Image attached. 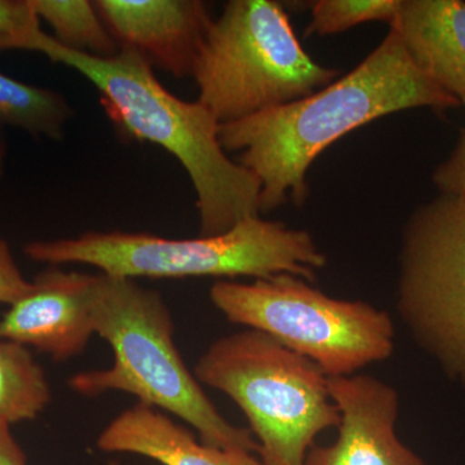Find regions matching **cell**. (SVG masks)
I'll return each mask as SVG.
<instances>
[{
  "label": "cell",
  "mask_w": 465,
  "mask_h": 465,
  "mask_svg": "<svg viewBox=\"0 0 465 465\" xmlns=\"http://www.w3.org/2000/svg\"><path fill=\"white\" fill-rule=\"evenodd\" d=\"M458 106V97L416 66L391 26L384 41L348 74L304 99L220 124L219 139L258 179L262 215L286 203L304 204L309 168L344 134L402 110L443 113Z\"/></svg>",
  "instance_id": "obj_1"
},
{
  "label": "cell",
  "mask_w": 465,
  "mask_h": 465,
  "mask_svg": "<svg viewBox=\"0 0 465 465\" xmlns=\"http://www.w3.org/2000/svg\"><path fill=\"white\" fill-rule=\"evenodd\" d=\"M17 50L39 52L75 70L99 91L101 105L122 136L155 143L180 162L197 197L202 237L262 216V186L223 148L215 116L200 101H183L167 91L142 54L127 48L109 58L79 54L42 29L24 36Z\"/></svg>",
  "instance_id": "obj_2"
},
{
  "label": "cell",
  "mask_w": 465,
  "mask_h": 465,
  "mask_svg": "<svg viewBox=\"0 0 465 465\" xmlns=\"http://www.w3.org/2000/svg\"><path fill=\"white\" fill-rule=\"evenodd\" d=\"M92 317L94 333L109 342L114 362L70 378L73 391L84 396L125 391L186 421L204 445L258 452L250 430L226 420L189 371L173 341L170 309L158 292L131 278L101 273L94 278Z\"/></svg>",
  "instance_id": "obj_3"
},
{
  "label": "cell",
  "mask_w": 465,
  "mask_h": 465,
  "mask_svg": "<svg viewBox=\"0 0 465 465\" xmlns=\"http://www.w3.org/2000/svg\"><path fill=\"white\" fill-rule=\"evenodd\" d=\"M27 258L52 266L85 264L122 278L253 277L287 273L313 283L327 264L313 235L250 217L219 235L170 240L150 232H88L30 242Z\"/></svg>",
  "instance_id": "obj_4"
},
{
  "label": "cell",
  "mask_w": 465,
  "mask_h": 465,
  "mask_svg": "<svg viewBox=\"0 0 465 465\" xmlns=\"http://www.w3.org/2000/svg\"><path fill=\"white\" fill-rule=\"evenodd\" d=\"M194 375L240 407L262 465H305L318 434L341 424L322 370L256 330L217 339Z\"/></svg>",
  "instance_id": "obj_5"
},
{
  "label": "cell",
  "mask_w": 465,
  "mask_h": 465,
  "mask_svg": "<svg viewBox=\"0 0 465 465\" xmlns=\"http://www.w3.org/2000/svg\"><path fill=\"white\" fill-rule=\"evenodd\" d=\"M320 65L274 0H231L208 29L193 78L220 124L304 99L341 78Z\"/></svg>",
  "instance_id": "obj_6"
},
{
  "label": "cell",
  "mask_w": 465,
  "mask_h": 465,
  "mask_svg": "<svg viewBox=\"0 0 465 465\" xmlns=\"http://www.w3.org/2000/svg\"><path fill=\"white\" fill-rule=\"evenodd\" d=\"M210 299L226 320L271 336L327 378L354 375L394 351L396 329L387 312L362 300L331 298L295 275L217 281Z\"/></svg>",
  "instance_id": "obj_7"
},
{
  "label": "cell",
  "mask_w": 465,
  "mask_h": 465,
  "mask_svg": "<svg viewBox=\"0 0 465 465\" xmlns=\"http://www.w3.org/2000/svg\"><path fill=\"white\" fill-rule=\"evenodd\" d=\"M397 312L416 344L465 388L464 198L440 194L407 219Z\"/></svg>",
  "instance_id": "obj_8"
},
{
  "label": "cell",
  "mask_w": 465,
  "mask_h": 465,
  "mask_svg": "<svg viewBox=\"0 0 465 465\" xmlns=\"http://www.w3.org/2000/svg\"><path fill=\"white\" fill-rule=\"evenodd\" d=\"M327 381L341 412L338 439L312 446L305 465H428L397 436L400 397L391 385L362 374Z\"/></svg>",
  "instance_id": "obj_9"
},
{
  "label": "cell",
  "mask_w": 465,
  "mask_h": 465,
  "mask_svg": "<svg viewBox=\"0 0 465 465\" xmlns=\"http://www.w3.org/2000/svg\"><path fill=\"white\" fill-rule=\"evenodd\" d=\"M94 278L56 266L45 269L29 292L9 305L0 320V339L38 349L54 361L78 356L94 333Z\"/></svg>",
  "instance_id": "obj_10"
},
{
  "label": "cell",
  "mask_w": 465,
  "mask_h": 465,
  "mask_svg": "<svg viewBox=\"0 0 465 465\" xmlns=\"http://www.w3.org/2000/svg\"><path fill=\"white\" fill-rule=\"evenodd\" d=\"M94 7L121 48L176 78L193 76L213 24L200 0H97Z\"/></svg>",
  "instance_id": "obj_11"
},
{
  "label": "cell",
  "mask_w": 465,
  "mask_h": 465,
  "mask_svg": "<svg viewBox=\"0 0 465 465\" xmlns=\"http://www.w3.org/2000/svg\"><path fill=\"white\" fill-rule=\"evenodd\" d=\"M391 26L416 66L460 99L465 94V2L401 0Z\"/></svg>",
  "instance_id": "obj_12"
},
{
  "label": "cell",
  "mask_w": 465,
  "mask_h": 465,
  "mask_svg": "<svg viewBox=\"0 0 465 465\" xmlns=\"http://www.w3.org/2000/svg\"><path fill=\"white\" fill-rule=\"evenodd\" d=\"M97 446L105 452L143 455L163 465H262L251 452L198 442L191 430L142 402L116 416L101 432Z\"/></svg>",
  "instance_id": "obj_13"
},
{
  "label": "cell",
  "mask_w": 465,
  "mask_h": 465,
  "mask_svg": "<svg viewBox=\"0 0 465 465\" xmlns=\"http://www.w3.org/2000/svg\"><path fill=\"white\" fill-rule=\"evenodd\" d=\"M73 116L65 97L50 88L23 84L0 73V125L60 142Z\"/></svg>",
  "instance_id": "obj_14"
},
{
  "label": "cell",
  "mask_w": 465,
  "mask_h": 465,
  "mask_svg": "<svg viewBox=\"0 0 465 465\" xmlns=\"http://www.w3.org/2000/svg\"><path fill=\"white\" fill-rule=\"evenodd\" d=\"M50 384L25 345L0 339V420H34L51 402Z\"/></svg>",
  "instance_id": "obj_15"
},
{
  "label": "cell",
  "mask_w": 465,
  "mask_h": 465,
  "mask_svg": "<svg viewBox=\"0 0 465 465\" xmlns=\"http://www.w3.org/2000/svg\"><path fill=\"white\" fill-rule=\"evenodd\" d=\"M39 20L54 30V39L67 50L109 58L121 45L109 32L94 2L88 0H32Z\"/></svg>",
  "instance_id": "obj_16"
},
{
  "label": "cell",
  "mask_w": 465,
  "mask_h": 465,
  "mask_svg": "<svg viewBox=\"0 0 465 465\" xmlns=\"http://www.w3.org/2000/svg\"><path fill=\"white\" fill-rule=\"evenodd\" d=\"M401 0H318L312 3V20L305 36H327L347 32L371 21L393 23Z\"/></svg>",
  "instance_id": "obj_17"
},
{
  "label": "cell",
  "mask_w": 465,
  "mask_h": 465,
  "mask_svg": "<svg viewBox=\"0 0 465 465\" xmlns=\"http://www.w3.org/2000/svg\"><path fill=\"white\" fill-rule=\"evenodd\" d=\"M39 27L32 0H0V51L8 50L15 39Z\"/></svg>",
  "instance_id": "obj_18"
},
{
  "label": "cell",
  "mask_w": 465,
  "mask_h": 465,
  "mask_svg": "<svg viewBox=\"0 0 465 465\" xmlns=\"http://www.w3.org/2000/svg\"><path fill=\"white\" fill-rule=\"evenodd\" d=\"M459 100L465 112V94ZM432 182L440 194L465 200V127L451 154L434 168Z\"/></svg>",
  "instance_id": "obj_19"
},
{
  "label": "cell",
  "mask_w": 465,
  "mask_h": 465,
  "mask_svg": "<svg viewBox=\"0 0 465 465\" xmlns=\"http://www.w3.org/2000/svg\"><path fill=\"white\" fill-rule=\"evenodd\" d=\"M32 289V282L24 277L9 249L7 242L0 240V304H14Z\"/></svg>",
  "instance_id": "obj_20"
},
{
  "label": "cell",
  "mask_w": 465,
  "mask_h": 465,
  "mask_svg": "<svg viewBox=\"0 0 465 465\" xmlns=\"http://www.w3.org/2000/svg\"><path fill=\"white\" fill-rule=\"evenodd\" d=\"M0 465H27L25 457L11 432V425L2 420H0Z\"/></svg>",
  "instance_id": "obj_21"
},
{
  "label": "cell",
  "mask_w": 465,
  "mask_h": 465,
  "mask_svg": "<svg viewBox=\"0 0 465 465\" xmlns=\"http://www.w3.org/2000/svg\"><path fill=\"white\" fill-rule=\"evenodd\" d=\"M8 143L5 139V131H3V125H0V179L5 174V158H7Z\"/></svg>",
  "instance_id": "obj_22"
},
{
  "label": "cell",
  "mask_w": 465,
  "mask_h": 465,
  "mask_svg": "<svg viewBox=\"0 0 465 465\" xmlns=\"http://www.w3.org/2000/svg\"><path fill=\"white\" fill-rule=\"evenodd\" d=\"M110 465H119L118 463H110Z\"/></svg>",
  "instance_id": "obj_23"
}]
</instances>
